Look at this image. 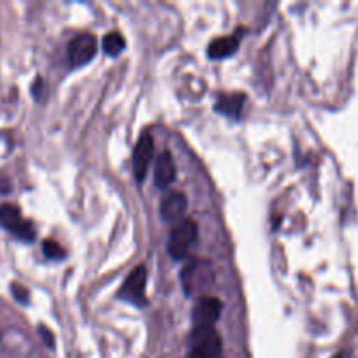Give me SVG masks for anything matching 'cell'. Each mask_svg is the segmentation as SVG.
I'll list each match as a JSON object with an SVG mask.
<instances>
[{"mask_svg": "<svg viewBox=\"0 0 358 358\" xmlns=\"http://www.w3.org/2000/svg\"><path fill=\"white\" fill-rule=\"evenodd\" d=\"M10 290H13L14 297H16L20 303H28V290L24 289L23 285H20V283H14L13 287H10Z\"/></svg>", "mask_w": 358, "mask_h": 358, "instance_id": "obj_15", "label": "cell"}, {"mask_svg": "<svg viewBox=\"0 0 358 358\" xmlns=\"http://www.w3.org/2000/svg\"><path fill=\"white\" fill-rule=\"evenodd\" d=\"M220 311H222V304L217 297L212 296H206L198 299L194 308V318L196 322V327H213L215 322L219 320L220 317Z\"/></svg>", "mask_w": 358, "mask_h": 358, "instance_id": "obj_7", "label": "cell"}, {"mask_svg": "<svg viewBox=\"0 0 358 358\" xmlns=\"http://www.w3.org/2000/svg\"><path fill=\"white\" fill-rule=\"evenodd\" d=\"M98 49V42L94 35L83 34L77 35L69 45V59L72 66H83L94 58Z\"/></svg>", "mask_w": 358, "mask_h": 358, "instance_id": "obj_6", "label": "cell"}, {"mask_svg": "<svg viewBox=\"0 0 358 358\" xmlns=\"http://www.w3.org/2000/svg\"><path fill=\"white\" fill-rule=\"evenodd\" d=\"M145 285H147V269L145 266H138L131 271V275L126 278L124 287L121 289V297L128 303L136 306H145Z\"/></svg>", "mask_w": 358, "mask_h": 358, "instance_id": "obj_5", "label": "cell"}, {"mask_svg": "<svg viewBox=\"0 0 358 358\" xmlns=\"http://www.w3.org/2000/svg\"><path fill=\"white\" fill-rule=\"evenodd\" d=\"M154 156V140L150 135H142V138L138 140L135 147V152H133V166H135V177L140 182L145 178L147 170L150 166V161Z\"/></svg>", "mask_w": 358, "mask_h": 358, "instance_id": "obj_8", "label": "cell"}, {"mask_svg": "<svg viewBox=\"0 0 358 358\" xmlns=\"http://www.w3.org/2000/svg\"><path fill=\"white\" fill-rule=\"evenodd\" d=\"M187 210V198L184 192H171L161 201V219L168 224H178Z\"/></svg>", "mask_w": 358, "mask_h": 358, "instance_id": "obj_9", "label": "cell"}, {"mask_svg": "<svg viewBox=\"0 0 358 358\" xmlns=\"http://www.w3.org/2000/svg\"><path fill=\"white\" fill-rule=\"evenodd\" d=\"M336 358H348V357H346L345 353H343V355H338V357H336Z\"/></svg>", "mask_w": 358, "mask_h": 358, "instance_id": "obj_17", "label": "cell"}, {"mask_svg": "<svg viewBox=\"0 0 358 358\" xmlns=\"http://www.w3.org/2000/svg\"><path fill=\"white\" fill-rule=\"evenodd\" d=\"M240 45V38L238 35H227V37L215 38L212 44L208 45V56L212 59H222L229 58Z\"/></svg>", "mask_w": 358, "mask_h": 358, "instance_id": "obj_11", "label": "cell"}, {"mask_svg": "<svg viewBox=\"0 0 358 358\" xmlns=\"http://www.w3.org/2000/svg\"><path fill=\"white\" fill-rule=\"evenodd\" d=\"M213 269L210 266V262L206 261H192L182 269V287H184L185 294L189 297L199 296L206 297V294L210 292V289L213 287Z\"/></svg>", "mask_w": 358, "mask_h": 358, "instance_id": "obj_1", "label": "cell"}, {"mask_svg": "<svg viewBox=\"0 0 358 358\" xmlns=\"http://www.w3.org/2000/svg\"><path fill=\"white\" fill-rule=\"evenodd\" d=\"M0 226L13 233L17 240L31 243L35 240V227L30 220L23 219L16 205L0 206Z\"/></svg>", "mask_w": 358, "mask_h": 358, "instance_id": "obj_4", "label": "cell"}, {"mask_svg": "<svg viewBox=\"0 0 358 358\" xmlns=\"http://www.w3.org/2000/svg\"><path fill=\"white\" fill-rule=\"evenodd\" d=\"M175 175H177V170H175V163L171 154L161 152L156 161V168H154V182H156V185L159 189L168 187V185L175 180Z\"/></svg>", "mask_w": 358, "mask_h": 358, "instance_id": "obj_10", "label": "cell"}, {"mask_svg": "<svg viewBox=\"0 0 358 358\" xmlns=\"http://www.w3.org/2000/svg\"><path fill=\"white\" fill-rule=\"evenodd\" d=\"M196 240H198V224L191 219L182 220L171 229L170 240H168V252L173 259H184L189 248L196 243Z\"/></svg>", "mask_w": 358, "mask_h": 358, "instance_id": "obj_3", "label": "cell"}, {"mask_svg": "<svg viewBox=\"0 0 358 358\" xmlns=\"http://www.w3.org/2000/svg\"><path fill=\"white\" fill-rule=\"evenodd\" d=\"M101 45H103V51L107 52V55L117 56L119 52L124 49L126 42H124V37H122L119 31H110V34H107L103 37V42H101Z\"/></svg>", "mask_w": 358, "mask_h": 358, "instance_id": "obj_13", "label": "cell"}, {"mask_svg": "<svg viewBox=\"0 0 358 358\" xmlns=\"http://www.w3.org/2000/svg\"><path fill=\"white\" fill-rule=\"evenodd\" d=\"M42 248H44V254L48 255L49 259L59 261V259L65 257V250H63L62 245L55 240H45L44 243H42Z\"/></svg>", "mask_w": 358, "mask_h": 358, "instance_id": "obj_14", "label": "cell"}, {"mask_svg": "<svg viewBox=\"0 0 358 358\" xmlns=\"http://www.w3.org/2000/svg\"><path fill=\"white\" fill-rule=\"evenodd\" d=\"M245 103V94L241 93H231V94H222L219 96L215 103V110H219L220 114L229 115V117H240V112L243 108Z\"/></svg>", "mask_w": 358, "mask_h": 358, "instance_id": "obj_12", "label": "cell"}, {"mask_svg": "<svg viewBox=\"0 0 358 358\" xmlns=\"http://www.w3.org/2000/svg\"><path fill=\"white\" fill-rule=\"evenodd\" d=\"M38 331H41V334H42V338H44L45 345H48L49 348H52V346H55V339H52V334L48 331V327L41 325V327H38Z\"/></svg>", "mask_w": 358, "mask_h": 358, "instance_id": "obj_16", "label": "cell"}, {"mask_svg": "<svg viewBox=\"0 0 358 358\" xmlns=\"http://www.w3.org/2000/svg\"><path fill=\"white\" fill-rule=\"evenodd\" d=\"M222 339L215 327H196L191 334L189 358H220Z\"/></svg>", "mask_w": 358, "mask_h": 358, "instance_id": "obj_2", "label": "cell"}]
</instances>
